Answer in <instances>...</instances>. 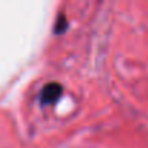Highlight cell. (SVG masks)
Segmentation results:
<instances>
[{
	"instance_id": "cell-1",
	"label": "cell",
	"mask_w": 148,
	"mask_h": 148,
	"mask_svg": "<svg viewBox=\"0 0 148 148\" xmlns=\"http://www.w3.org/2000/svg\"><path fill=\"white\" fill-rule=\"evenodd\" d=\"M61 86L57 84V83H49L44 87L42 90V95H41V100L42 103H54L60 96H61Z\"/></svg>"
}]
</instances>
